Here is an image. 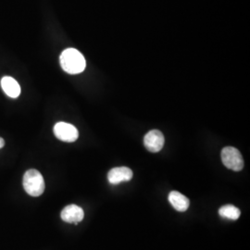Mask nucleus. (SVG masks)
Returning <instances> with one entry per match:
<instances>
[{"label":"nucleus","instance_id":"f257e3e1","mask_svg":"<svg viewBox=\"0 0 250 250\" xmlns=\"http://www.w3.org/2000/svg\"><path fill=\"white\" fill-rule=\"evenodd\" d=\"M60 62L63 70L70 74L81 73L84 71L86 66L84 57L75 48L65 49L61 55Z\"/></svg>","mask_w":250,"mask_h":250},{"label":"nucleus","instance_id":"f03ea898","mask_svg":"<svg viewBox=\"0 0 250 250\" xmlns=\"http://www.w3.org/2000/svg\"><path fill=\"white\" fill-rule=\"evenodd\" d=\"M23 188L27 194L32 197H39L45 191V181L40 173L35 169L27 170L23 176Z\"/></svg>","mask_w":250,"mask_h":250},{"label":"nucleus","instance_id":"7ed1b4c3","mask_svg":"<svg viewBox=\"0 0 250 250\" xmlns=\"http://www.w3.org/2000/svg\"><path fill=\"white\" fill-rule=\"evenodd\" d=\"M222 161L229 170L240 171L244 168V160L241 153L232 146H226L222 150Z\"/></svg>","mask_w":250,"mask_h":250},{"label":"nucleus","instance_id":"20e7f679","mask_svg":"<svg viewBox=\"0 0 250 250\" xmlns=\"http://www.w3.org/2000/svg\"><path fill=\"white\" fill-rule=\"evenodd\" d=\"M54 134L59 140L68 143L75 142L79 136L76 127L63 122H60L54 126Z\"/></svg>","mask_w":250,"mask_h":250},{"label":"nucleus","instance_id":"39448f33","mask_svg":"<svg viewBox=\"0 0 250 250\" xmlns=\"http://www.w3.org/2000/svg\"><path fill=\"white\" fill-rule=\"evenodd\" d=\"M164 135L159 130H152L144 137V145L146 148L152 153L161 151L164 146Z\"/></svg>","mask_w":250,"mask_h":250},{"label":"nucleus","instance_id":"423d86ee","mask_svg":"<svg viewBox=\"0 0 250 250\" xmlns=\"http://www.w3.org/2000/svg\"><path fill=\"white\" fill-rule=\"evenodd\" d=\"M61 217L65 223L78 224L83 220L84 212L79 206H66L61 213Z\"/></svg>","mask_w":250,"mask_h":250},{"label":"nucleus","instance_id":"0eeeda50","mask_svg":"<svg viewBox=\"0 0 250 250\" xmlns=\"http://www.w3.org/2000/svg\"><path fill=\"white\" fill-rule=\"evenodd\" d=\"M133 178V171L127 167L113 168L107 173V180L111 185H118L123 182H128Z\"/></svg>","mask_w":250,"mask_h":250},{"label":"nucleus","instance_id":"6e6552de","mask_svg":"<svg viewBox=\"0 0 250 250\" xmlns=\"http://www.w3.org/2000/svg\"><path fill=\"white\" fill-rule=\"evenodd\" d=\"M1 87L5 94L11 98L17 99L21 95V86L18 82L10 76H5L1 79Z\"/></svg>","mask_w":250,"mask_h":250},{"label":"nucleus","instance_id":"1a4fd4ad","mask_svg":"<svg viewBox=\"0 0 250 250\" xmlns=\"http://www.w3.org/2000/svg\"><path fill=\"white\" fill-rule=\"evenodd\" d=\"M169 201L171 206L180 212L187 211L189 208V199L177 191H171L169 195Z\"/></svg>","mask_w":250,"mask_h":250},{"label":"nucleus","instance_id":"9d476101","mask_svg":"<svg viewBox=\"0 0 250 250\" xmlns=\"http://www.w3.org/2000/svg\"><path fill=\"white\" fill-rule=\"evenodd\" d=\"M219 214L221 215L222 217H224V218H226V219L235 221V220L239 219L241 212H240V209L237 208L234 206L225 205L223 206L219 209Z\"/></svg>","mask_w":250,"mask_h":250},{"label":"nucleus","instance_id":"9b49d317","mask_svg":"<svg viewBox=\"0 0 250 250\" xmlns=\"http://www.w3.org/2000/svg\"><path fill=\"white\" fill-rule=\"evenodd\" d=\"M4 146H5V141H4V139H3V138H1V137H0V149H1Z\"/></svg>","mask_w":250,"mask_h":250}]
</instances>
